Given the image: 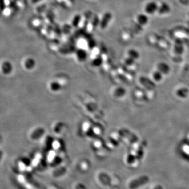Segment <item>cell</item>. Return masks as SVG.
<instances>
[{"label":"cell","instance_id":"obj_2","mask_svg":"<svg viewBox=\"0 0 189 189\" xmlns=\"http://www.w3.org/2000/svg\"><path fill=\"white\" fill-rule=\"evenodd\" d=\"M171 11V7L169 4L166 2H162L158 6V9L157 12L158 14L163 15L168 14Z\"/></svg>","mask_w":189,"mask_h":189},{"label":"cell","instance_id":"obj_3","mask_svg":"<svg viewBox=\"0 0 189 189\" xmlns=\"http://www.w3.org/2000/svg\"><path fill=\"white\" fill-rule=\"evenodd\" d=\"M137 21L139 25L145 26L148 24L149 18L146 14H140L137 17Z\"/></svg>","mask_w":189,"mask_h":189},{"label":"cell","instance_id":"obj_1","mask_svg":"<svg viewBox=\"0 0 189 189\" xmlns=\"http://www.w3.org/2000/svg\"><path fill=\"white\" fill-rule=\"evenodd\" d=\"M158 4L155 1H150L147 3L144 7L145 14L152 15L157 12L158 9Z\"/></svg>","mask_w":189,"mask_h":189},{"label":"cell","instance_id":"obj_5","mask_svg":"<svg viewBox=\"0 0 189 189\" xmlns=\"http://www.w3.org/2000/svg\"><path fill=\"white\" fill-rule=\"evenodd\" d=\"M2 157H3V152L1 150H0V161L1 160Z\"/></svg>","mask_w":189,"mask_h":189},{"label":"cell","instance_id":"obj_4","mask_svg":"<svg viewBox=\"0 0 189 189\" xmlns=\"http://www.w3.org/2000/svg\"><path fill=\"white\" fill-rule=\"evenodd\" d=\"M13 68L12 64L9 62H5L2 65V70L3 74L8 75L12 71Z\"/></svg>","mask_w":189,"mask_h":189}]
</instances>
